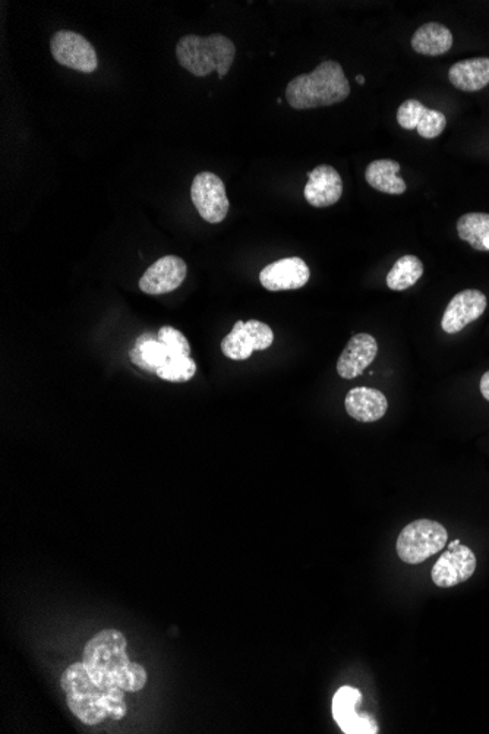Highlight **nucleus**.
<instances>
[{
	"label": "nucleus",
	"mask_w": 489,
	"mask_h": 734,
	"mask_svg": "<svg viewBox=\"0 0 489 734\" xmlns=\"http://www.w3.org/2000/svg\"><path fill=\"white\" fill-rule=\"evenodd\" d=\"M449 541V532L440 522L419 519L400 532L397 554L408 565H419L443 551Z\"/></svg>",
	"instance_id": "39448f33"
},
{
	"label": "nucleus",
	"mask_w": 489,
	"mask_h": 734,
	"mask_svg": "<svg viewBox=\"0 0 489 734\" xmlns=\"http://www.w3.org/2000/svg\"><path fill=\"white\" fill-rule=\"evenodd\" d=\"M311 272L302 258L290 257L274 261L260 273V282L267 291H295L304 288Z\"/></svg>",
	"instance_id": "f8f14e48"
},
{
	"label": "nucleus",
	"mask_w": 489,
	"mask_h": 734,
	"mask_svg": "<svg viewBox=\"0 0 489 734\" xmlns=\"http://www.w3.org/2000/svg\"><path fill=\"white\" fill-rule=\"evenodd\" d=\"M356 83L365 84V78L362 77V75H358V77H356Z\"/></svg>",
	"instance_id": "c85d7f7f"
},
{
	"label": "nucleus",
	"mask_w": 489,
	"mask_h": 734,
	"mask_svg": "<svg viewBox=\"0 0 489 734\" xmlns=\"http://www.w3.org/2000/svg\"><path fill=\"white\" fill-rule=\"evenodd\" d=\"M197 373V364L191 357H172L156 371L157 377L172 383H184Z\"/></svg>",
	"instance_id": "5701e85b"
},
{
	"label": "nucleus",
	"mask_w": 489,
	"mask_h": 734,
	"mask_svg": "<svg viewBox=\"0 0 489 734\" xmlns=\"http://www.w3.org/2000/svg\"><path fill=\"white\" fill-rule=\"evenodd\" d=\"M236 47L229 37L211 34L208 37L185 36L176 46L179 65L195 77H207L216 71L220 80L229 74L235 61Z\"/></svg>",
	"instance_id": "7ed1b4c3"
},
{
	"label": "nucleus",
	"mask_w": 489,
	"mask_h": 734,
	"mask_svg": "<svg viewBox=\"0 0 489 734\" xmlns=\"http://www.w3.org/2000/svg\"><path fill=\"white\" fill-rule=\"evenodd\" d=\"M343 181L340 173L333 166H317L308 172L304 195L312 207H330L342 198Z\"/></svg>",
	"instance_id": "4468645a"
},
{
	"label": "nucleus",
	"mask_w": 489,
	"mask_h": 734,
	"mask_svg": "<svg viewBox=\"0 0 489 734\" xmlns=\"http://www.w3.org/2000/svg\"><path fill=\"white\" fill-rule=\"evenodd\" d=\"M350 94V84L339 62L320 63L311 74L293 78L286 88V99L296 110L333 106L345 102Z\"/></svg>",
	"instance_id": "f03ea898"
},
{
	"label": "nucleus",
	"mask_w": 489,
	"mask_h": 734,
	"mask_svg": "<svg viewBox=\"0 0 489 734\" xmlns=\"http://www.w3.org/2000/svg\"><path fill=\"white\" fill-rule=\"evenodd\" d=\"M485 250L489 251V238L484 242Z\"/></svg>",
	"instance_id": "c756f323"
},
{
	"label": "nucleus",
	"mask_w": 489,
	"mask_h": 734,
	"mask_svg": "<svg viewBox=\"0 0 489 734\" xmlns=\"http://www.w3.org/2000/svg\"><path fill=\"white\" fill-rule=\"evenodd\" d=\"M129 358L138 368L156 373L170 358V354L166 346L160 342L159 337L144 335L135 342L134 348L129 352Z\"/></svg>",
	"instance_id": "aec40b11"
},
{
	"label": "nucleus",
	"mask_w": 489,
	"mask_h": 734,
	"mask_svg": "<svg viewBox=\"0 0 489 734\" xmlns=\"http://www.w3.org/2000/svg\"><path fill=\"white\" fill-rule=\"evenodd\" d=\"M449 80L454 87L466 93L484 90L489 84V58H473L454 63L449 71Z\"/></svg>",
	"instance_id": "f3484780"
},
{
	"label": "nucleus",
	"mask_w": 489,
	"mask_h": 734,
	"mask_svg": "<svg viewBox=\"0 0 489 734\" xmlns=\"http://www.w3.org/2000/svg\"><path fill=\"white\" fill-rule=\"evenodd\" d=\"M61 686L66 693L69 710L87 726H97L106 718L122 720L128 711L122 689L119 686L106 689L97 685L82 661L65 670Z\"/></svg>",
	"instance_id": "f257e3e1"
},
{
	"label": "nucleus",
	"mask_w": 489,
	"mask_h": 734,
	"mask_svg": "<svg viewBox=\"0 0 489 734\" xmlns=\"http://www.w3.org/2000/svg\"><path fill=\"white\" fill-rule=\"evenodd\" d=\"M347 414L359 422H375L386 415L388 402L383 392L369 387H355L347 393Z\"/></svg>",
	"instance_id": "dca6fc26"
},
{
	"label": "nucleus",
	"mask_w": 489,
	"mask_h": 734,
	"mask_svg": "<svg viewBox=\"0 0 489 734\" xmlns=\"http://www.w3.org/2000/svg\"><path fill=\"white\" fill-rule=\"evenodd\" d=\"M147 672L141 664L132 663L126 667L118 680V686L123 692H140L147 685Z\"/></svg>",
	"instance_id": "a878e982"
},
{
	"label": "nucleus",
	"mask_w": 489,
	"mask_h": 734,
	"mask_svg": "<svg viewBox=\"0 0 489 734\" xmlns=\"http://www.w3.org/2000/svg\"><path fill=\"white\" fill-rule=\"evenodd\" d=\"M50 52L59 65L82 74H91L99 66L93 44L75 31H56L50 40Z\"/></svg>",
	"instance_id": "423d86ee"
},
{
	"label": "nucleus",
	"mask_w": 489,
	"mask_h": 734,
	"mask_svg": "<svg viewBox=\"0 0 489 734\" xmlns=\"http://www.w3.org/2000/svg\"><path fill=\"white\" fill-rule=\"evenodd\" d=\"M479 387H481L482 396L489 402V371L482 376Z\"/></svg>",
	"instance_id": "cd10ccee"
},
{
	"label": "nucleus",
	"mask_w": 489,
	"mask_h": 734,
	"mask_svg": "<svg viewBox=\"0 0 489 734\" xmlns=\"http://www.w3.org/2000/svg\"><path fill=\"white\" fill-rule=\"evenodd\" d=\"M453 34L446 25L428 22L415 31L412 47L416 53L425 56H440L453 47Z\"/></svg>",
	"instance_id": "a211bd4d"
},
{
	"label": "nucleus",
	"mask_w": 489,
	"mask_h": 734,
	"mask_svg": "<svg viewBox=\"0 0 489 734\" xmlns=\"http://www.w3.org/2000/svg\"><path fill=\"white\" fill-rule=\"evenodd\" d=\"M487 296L478 289H466L451 298L446 313L441 320V327L449 335L462 332L466 326L478 320L487 310Z\"/></svg>",
	"instance_id": "9b49d317"
},
{
	"label": "nucleus",
	"mask_w": 489,
	"mask_h": 734,
	"mask_svg": "<svg viewBox=\"0 0 489 734\" xmlns=\"http://www.w3.org/2000/svg\"><path fill=\"white\" fill-rule=\"evenodd\" d=\"M428 107L422 105L419 100H406L397 110V122L402 128L413 131L418 128L422 116L427 112Z\"/></svg>",
	"instance_id": "bb28decb"
},
{
	"label": "nucleus",
	"mask_w": 489,
	"mask_h": 734,
	"mask_svg": "<svg viewBox=\"0 0 489 734\" xmlns=\"http://www.w3.org/2000/svg\"><path fill=\"white\" fill-rule=\"evenodd\" d=\"M191 198L200 216L211 225L222 223L229 213L225 182L216 173H198L192 181Z\"/></svg>",
	"instance_id": "0eeeda50"
},
{
	"label": "nucleus",
	"mask_w": 489,
	"mask_h": 734,
	"mask_svg": "<svg viewBox=\"0 0 489 734\" xmlns=\"http://www.w3.org/2000/svg\"><path fill=\"white\" fill-rule=\"evenodd\" d=\"M446 126L447 118L443 112H440V110L427 109V112L422 116L421 122H419L416 131H418V134L421 135L422 138L432 140V138H437L438 135L443 134Z\"/></svg>",
	"instance_id": "393cba45"
},
{
	"label": "nucleus",
	"mask_w": 489,
	"mask_h": 734,
	"mask_svg": "<svg viewBox=\"0 0 489 734\" xmlns=\"http://www.w3.org/2000/svg\"><path fill=\"white\" fill-rule=\"evenodd\" d=\"M362 702L358 689L343 686L333 698V717L346 734L378 733L377 723L369 715L358 714L356 707Z\"/></svg>",
	"instance_id": "9d476101"
},
{
	"label": "nucleus",
	"mask_w": 489,
	"mask_h": 734,
	"mask_svg": "<svg viewBox=\"0 0 489 734\" xmlns=\"http://www.w3.org/2000/svg\"><path fill=\"white\" fill-rule=\"evenodd\" d=\"M128 641L121 630L104 629L85 645L82 663L91 679L102 688L118 686L119 677L131 664Z\"/></svg>",
	"instance_id": "20e7f679"
},
{
	"label": "nucleus",
	"mask_w": 489,
	"mask_h": 734,
	"mask_svg": "<svg viewBox=\"0 0 489 734\" xmlns=\"http://www.w3.org/2000/svg\"><path fill=\"white\" fill-rule=\"evenodd\" d=\"M424 274V264L415 255H405L396 261L387 274V286L391 291H406L412 288Z\"/></svg>",
	"instance_id": "412c9836"
},
{
	"label": "nucleus",
	"mask_w": 489,
	"mask_h": 734,
	"mask_svg": "<svg viewBox=\"0 0 489 734\" xmlns=\"http://www.w3.org/2000/svg\"><path fill=\"white\" fill-rule=\"evenodd\" d=\"M400 165L394 160H375L369 163L365 178L369 187L384 192V194L400 195L406 192L408 185L399 176Z\"/></svg>",
	"instance_id": "6ab92c4d"
},
{
	"label": "nucleus",
	"mask_w": 489,
	"mask_h": 734,
	"mask_svg": "<svg viewBox=\"0 0 489 734\" xmlns=\"http://www.w3.org/2000/svg\"><path fill=\"white\" fill-rule=\"evenodd\" d=\"M157 337L166 346L170 358L189 357V354H191V346H189L188 339L179 330L173 329L170 326H164L157 333Z\"/></svg>",
	"instance_id": "b1692460"
},
{
	"label": "nucleus",
	"mask_w": 489,
	"mask_h": 734,
	"mask_svg": "<svg viewBox=\"0 0 489 734\" xmlns=\"http://www.w3.org/2000/svg\"><path fill=\"white\" fill-rule=\"evenodd\" d=\"M186 279V263L176 255L157 260L140 279V289L148 295H164L176 291Z\"/></svg>",
	"instance_id": "ddd939ff"
},
{
	"label": "nucleus",
	"mask_w": 489,
	"mask_h": 734,
	"mask_svg": "<svg viewBox=\"0 0 489 734\" xmlns=\"http://www.w3.org/2000/svg\"><path fill=\"white\" fill-rule=\"evenodd\" d=\"M274 342V333L270 326L257 320L238 321L222 340V352L233 361H245L255 351H265Z\"/></svg>",
	"instance_id": "6e6552de"
},
{
	"label": "nucleus",
	"mask_w": 489,
	"mask_h": 734,
	"mask_svg": "<svg viewBox=\"0 0 489 734\" xmlns=\"http://www.w3.org/2000/svg\"><path fill=\"white\" fill-rule=\"evenodd\" d=\"M378 354V343L375 337L367 333L355 335L347 343L345 351L337 361V373L345 380L361 376L375 361Z\"/></svg>",
	"instance_id": "2eb2a0df"
},
{
	"label": "nucleus",
	"mask_w": 489,
	"mask_h": 734,
	"mask_svg": "<svg viewBox=\"0 0 489 734\" xmlns=\"http://www.w3.org/2000/svg\"><path fill=\"white\" fill-rule=\"evenodd\" d=\"M476 556L460 540L449 544V550L432 567L431 579L437 587L451 588L468 581L475 573Z\"/></svg>",
	"instance_id": "1a4fd4ad"
},
{
	"label": "nucleus",
	"mask_w": 489,
	"mask_h": 734,
	"mask_svg": "<svg viewBox=\"0 0 489 734\" xmlns=\"http://www.w3.org/2000/svg\"><path fill=\"white\" fill-rule=\"evenodd\" d=\"M457 233L473 250L487 251L484 242L489 238V214H463L457 222Z\"/></svg>",
	"instance_id": "4be33fe9"
}]
</instances>
